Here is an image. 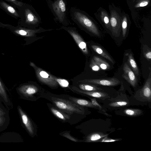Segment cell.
Instances as JSON below:
<instances>
[{"instance_id": "cell-1", "label": "cell", "mask_w": 151, "mask_h": 151, "mask_svg": "<svg viewBox=\"0 0 151 151\" xmlns=\"http://www.w3.org/2000/svg\"><path fill=\"white\" fill-rule=\"evenodd\" d=\"M72 20L78 26L93 35L99 36L100 34L94 20L84 11L73 7L70 11Z\"/></svg>"}, {"instance_id": "cell-2", "label": "cell", "mask_w": 151, "mask_h": 151, "mask_svg": "<svg viewBox=\"0 0 151 151\" xmlns=\"http://www.w3.org/2000/svg\"><path fill=\"white\" fill-rule=\"evenodd\" d=\"M47 98L55 107L66 114L71 115L76 114L83 115L84 107L80 106L69 99L49 96Z\"/></svg>"}, {"instance_id": "cell-3", "label": "cell", "mask_w": 151, "mask_h": 151, "mask_svg": "<svg viewBox=\"0 0 151 151\" xmlns=\"http://www.w3.org/2000/svg\"><path fill=\"white\" fill-rule=\"evenodd\" d=\"M20 99L35 101L42 97H45L37 86L31 84L22 85L17 89Z\"/></svg>"}, {"instance_id": "cell-4", "label": "cell", "mask_w": 151, "mask_h": 151, "mask_svg": "<svg viewBox=\"0 0 151 151\" xmlns=\"http://www.w3.org/2000/svg\"><path fill=\"white\" fill-rule=\"evenodd\" d=\"M49 8L54 16V19L60 23L67 24L68 19L67 16L66 7L64 0H47Z\"/></svg>"}, {"instance_id": "cell-5", "label": "cell", "mask_w": 151, "mask_h": 151, "mask_svg": "<svg viewBox=\"0 0 151 151\" xmlns=\"http://www.w3.org/2000/svg\"><path fill=\"white\" fill-rule=\"evenodd\" d=\"M17 110L22 126L32 137L37 134V127L35 123L27 113L20 106H18Z\"/></svg>"}, {"instance_id": "cell-6", "label": "cell", "mask_w": 151, "mask_h": 151, "mask_svg": "<svg viewBox=\"0 0 151 151\" xmlns=\"http://www.w3.org/2000/svg\"><path fill=\"white\" fill-rule=\"evenodd\" d=\"M30 65L34 69L36 76L41 82L51 87L58 86V84L54 79L53 76L37 67L33 62H30Z\"/></svg>"}, {"instance_id": "cell-7", "label": "cell", "mask_w": 151, "mask_h": 151, "mask_svg": "<svg viewBox=\"0 0 151 151\" xmlns=\"http://www.w3.org/2000/svg\"><path fill=\"white\" fill-rule=\"evenodd\" d=\"M110 17L111 32L112 35L115 37L120 35L122 27V17L114 9H110Z\"/></svg>"}, {"instance_id": "cell-8", "label": "cell", "mask_w": 151, "mask_h": 151, "mask_svg": "<svg viewBox=\"0 0 151 151\" xmlns=\"http://www.w3.org/2000/svg\"><path fill=\"white\" fill-rule=\"evenodd\" d=\"M79 82L107 86H115L120 84L121 81L118 79L111 78L106 79H88L80 80Z\"/></svg>"}, {"instance_id": "cell-9", "label": "cell", "mask_w": 151, "mask_h": 151, "mask_svg": "<svg viewBox=\"0 0 151 151\" xmlns=\"http://www.w3.org/2000/svg\"><path fill=\"white\" fill-rule=\"evenodd\" d=\"M70 89L76 93L87 96H90L101 99H105L109 97L107 93L101 91H84L75 86L72 87L70 88Z\"/></svg>"}, {"instance_id": "cell-10", "label": "cell", "mask_w": 151, "mask_h": 151, "mask_svg": "<svg viewBox=\"0 0 151 151\" xmlns=\"http://www.w3.org/2000/svg\"><path fill=\"white\" fill-rule=\"evenodd\" d=\"M124 73L122 77L132 86L135 87L138 82L137 78L129 65L125 63L123 67Z\"/></svg>"}, {"instance_id": "cell-11", "label": "cell", "mask_w": 151, "mask_h": 151, "mask_svg": "<svg viewBox=\"0 0 151 151\" xmlns=\"http://www.w3.org/2000/svg\"><path fill=\"white\" fill-rule=\"evenodd\" d=\"M66 28V30L73 37L82 52L86 54H88V52L86 43L81 36L74 30V29L72 28Z\"/></svg>"}, {"instance_id": "cell-12", "label": "cell", "mask_w": 151, "mask_h": 151, "mask_svg": "<svg viewBox=\"0 0 151 151\" xmlns=\"http://www.w3.org/2000/svg\"><path fill=\"white\" fill-rule=\"evenodd\" d=\"M0 101L5 105L9 110L13 108V104L11 96L8 92L0 80Z\"/></svg>"}, {"instance_id": "cell-13", "label": "cell", "mask_w": 151, "mask_h": 151, "mask_svg": "<svg viewBox=\"0 0 151 151\" xmlns=\"http://www.w3.org/2000/svg\"><path fill=\"white\" fill-rule=\"evenodd\" d=\"M9 111L2 104L0 105V132L6 129L9 124Z\"/></svg>"}, {"instance_id": "cell-14", "label": "cell", "mask_w": 151, "mask_h": 151, "mask_svg": "<svg viewBox=\"0 0 151 151\" xmlns=\"http://www.w3.org/2000/svg\"><path fill=\"white\" fill-rule=\"evenodd\" d=\"M25 22L28 24L38 25L41 22V18L35 11L27 9L25 10Z\"/></svg>"}, {"instance_id": "cell-15", "label": "cell", "mask_w": 151, "mask_h": 151, "mask_svg": "<svg viewBox=\"0 0 151 151\" xmlns=\"http://www.w3.org/2000/svg\"><path fill=\"white\" fill-rule=\"evenodd\" d=\"M140 95L144 99L150 102L151 100V78L150 74L149 77L140 91Z\"/></svg>"}, {"instance_id": "cell-16", "label": "cell", "mask_w": 151, "mask_h": 151, "mask_svg": "<svg viewBox=\"0 0 151 151\" xmlns=\"http://www.w3.org/2000/svg\"><path fill=\"white\" fill-rule=\"evenodd\" d=\"M48 107L51 113L58 119L63 122H66L70 119V115L51 105Z\"/></svg>"}, {"instance_id": "cell-17", "label": "cell", "mask_w": 151, "mask_h": 151, "mask_svg": "<svg viewBox=\"0 0 151 151\" xmlns=\"http://www.w3.org/2000/svg\"><path fill=\"white\" fill-rule=\"evenodd\" d=\"M52 30V29L46 30L41 28L35 29H22L16 30L14 31V32L22 36L30 37L34 36L36 33Z\"/></svg>"}, {"instance_id": "cell-18", "label": "cell", "mask_w": 151, "mask_h": 151, "mask_svg": "<svg viewBox=\"0 0 151 151\" xmlns=\"http://www.w3.org/2000/svg\"><path fill=\"white\" fill-rule=\"evenodd\" d=\"M98 19L101 21L106 27L111 32V29L110 23V17L106 11L104 9L99 11Z\"/></svg>"}, {"instance_id": "cell-19", "label": "cell", "mask_w": 151, "mask_h": 151, "mask_svg": "<svg viewBox=\"0 0 151 151\" xmlns=\"http://www.w3.org/2000/svg\"><path fill=\"white\" fill-rule=\"evenodd\" d=\"M67 97L68 99L80 106L94 108H98L94 106L91 101L86 100L73 97L70 96H67Z\"/></svg>"}, {"instance_id": "cell-20", "label": "cell", "mask_w": 151, "mask_h": 151, "mask_svg": "<svg viewBox=\"0 0 151 151\" xmlns=\"http://www.w3.org/2000/svg\"><path fill=\"white\" fill-rule=\"evenodd\" d=\"M91 47L93 50L97 53L108 60L112 63H114L113 60L102 47L96 45H92Z\"/></svg>"}, {"instance_id": "cell-21", "label": "cell", "mask_w": 151, "mask_h": 151, "mask_svg": "<svg viewBox=\"0 0 151 151\" xmlns=\"http://www.w3.org/2000/svg\"><path fill=\"white\" fill-rule=\"evenodd\" d=\"M108 135L101 132H94L88 135L85 140L86 142H93L98 141L99 140L106 136Z\"/></svg>"}, {"instance_id": "cell-22", "label": "cell", "mask_w": 151, "mask_h": 151, "mask_svg": "<svg viewBox=\"0 0 151 151\" xmlns=\"http://www.w3.org/2000/svg\"><path fill=\"white\" fill-rule=\"evenodd\" d=\"M126 56L128 57V61L129 65L137 77L139 75V70L137 64L132 54L131 53H127Z\"/></svg>"}, {"instance_id": "cell-23", "label": "cell", "mask_w": 151, "mask_h": 151, "mask_svg": "<svg viewBox=\"0 0 151 151\" xmlns=\"http://www.w3.org/2000/svg\"><path fill=\"white\" fill-rule=\"evenodd\" d=\"M79 88L80 89L86 91H102L103 89L100 88L94 85L89 84L83 83L78 85Z\"/></svg>"}, {"instance_id": "cell-24", "label": "cell", "mask_w": 151, "mask_h": 151, "mask_svg": "<svg viewBox=\"0 0 151 151\" xmlns=\"http://www.w3.org/2000/svg\"><path fill=\"white\" fill-rule=\"evenodd\" d=\"M93 59L99 65L101 69L106 70L109 69L110 67L109 64L100 57L94 56Z\"/></svg>"}, {"instance_id": "cell-25", "label": "cell", "mask_w": 151, "mask_h": 151, "mask_svg": "<svg viewBox=\"0 0 151 151\" xmlns=\"http://www.w3.org/2000/svg\"><path fill=\"white\" fill-rule=\"evenodd\" d=\"M124 112L127 116H136L142 115L143 111L140 109H127L124 110Z\"/></svg>"}, {"instance_id": "cell-26", "label": "cell", "mask_w": 151, "mask_h": 151, "mask_svg": "<svg viewBox=\"0 0 151 151\" xmlns=\"http://www.w3.org/2000/svg\"><path fill=\"white\" fill-rule=\"evenodd\" d=\"M127 17L125 15H123L122 16V35L124 37L126 34L128 24Z\"/></svg>"}, {"instance_id": "cell-27", "label": "cell", "mask_w": 151, "mask_h": 151, "mask_svg": "<svg viewBox=\"0 0 151 151\" xmlns=\"http://www.w3.org/2000/svg\"><path fill=\"white\" fill-rule=\"evenodd\" d=\"M1 5L6 9L9 12L15 16L19 17V15L15 9L12 6L9 5L4 2H2L1 3Z\"/></svg>"}, {"instance_id": "cell-28", "label": "cell", "mask_w": 151, "mask_h": 151, "mask_svg": "<svg viewBox=\"0 0 151 151\" xmlns=\"http://www.w3.org/2000/svg\"><path fill=\"white\" fill-rule=\"evenodd\" d=\"M54 79L58 83V84L61 87L64 88L68 87L69 86V83L66 79L57 78L53 76Z\"/></svg>"}, {"instance_id": "cell-29", "label": "cell", "mask_w": 151, "mask_h": 151, "mask_svg": "<svg viewBox=\"0 0 151 151\" xmlns=\"http://www.w3.org/2000/svg\"><path fill=\"white\" fill-rule=\"evenodd\" d=\"M128 103L125 101H119L110 103L109 105L112 107H119L127 106Z\"/></svg>"}, {"instance_id": "cell-30", "label": "cell", "mask_w": 151, "mask_h": 151, "mask_svg": "<svg viewBox=\"0 0 151 151\" xmlns=\"http://www.w3.org/2000/svg\"><path fill=\"white\" fill-rule=\"evenodd\" d=\"M143 51L145 57L148 60L150 61L151 58V51L150 48L147 45H145L143 46Z\"/></svg>"}, {"instance_id": "cell-31", "label": "cell", "mask_w": 151, "mask_h": 151, "mask_svg": "<svg viewBox=\"0 0 151 151\" xmlns=\"http://www.w3.org/2000/svg\"><path fill=\"white\" fill-rule=\"evenodd\" d=\"M90 66L92 70L94 71H99L101 69L99 65L93 59L91 61Z\"/></svg>"}, {"instance_id": "cell-32", "label": "cell", "mask_w": 151, "mask_h": 151, "mask_svg": "<svg viewBox=\"0 0 151 151\" xmlns=\"http://www.w3.org/2000/svg\"><path fill=\"white\" fill-rule=\"evenodd\" d=\"M107 136H106L101 139L98 141V142H112L119 141L120 140L119 139H113L108 138Z\"/></svg>"}, {"instance_id": "cell-33", "label": "cell", "mask_w": 151, "mask_h": 151, "mask_svg": "<svg viewBox=\"0 0 151 151\" xmlns=\"http://www.w3.org/2000/svg\"><path fill=\"white\" fill-rule=\"evenodd\" d=\"M149 1L147 0H142L136 5L135 7L137 8L143 7L148 5Z\"/></svg>"}, {"instance_id": "cell-34", "label": "cell", "mask_w": 151, "mask_h": 151, "mask_svg": "<svg viewBox=\"0 0 151 151\" xmlns=\"http://www.w3.org/2000/svg\"><path fill=\"white\" fill-rule=\"evenodd\" d=\"M91 100L92 104L94 106L99 108L100 110L102 109V106L97 102L96 98H91Z\"/></svg>"}, {"instance_id": "cell-35", "label": "cell", "mask_w": 151, "mask_h": 151, "mask_svg": "<svg viewBox=\"0 0 151 151\" xmlns=\"http://www.w3.org/2000/svg\"><path fill=\"white\" fill-rule=\"evenodd\" d=\"M63 135L73 141H75V142H77L78 141L77 140L75 139L74 138L70 136L69 134L67 133H65L63 134Z\"/></svg>"}, {"instance_id": "cell-36", "label": "cell", "mask_w": 151, "mask_h": 151, "mask_svg": "<svg viewBox=\"0 0 151 151\" xmlns=\"http://www.w3.org/2000/svg\"><path fill=\"white\" fill-rule=\"evenodd\" d=\"M15 4L19 6H22V3L16 1V0H10Z\"/></svg>"}]
</instances>
